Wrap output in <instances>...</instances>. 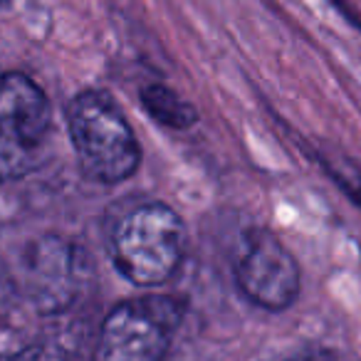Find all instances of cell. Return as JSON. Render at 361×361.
<instances>
[{"mask_svg": "<svg viewBox=\"0 0 361 361\" xmlns=\"http://www.w3.org/2000/svg\"><path fill=\"white\" fill-rule=\"evenodd\" d=\"M67 131L87 178L114 186L131 178L141 164V146L109 94L80 92L67 106Z\"/></svg>", "mask_w": 361, "mask_h": 361, "instance_id": "obj_1", "label": "cell"}, {"mask_svg": "<svg viewBox=\"0 0 361 361\" xmlns=\"http://www.w3.org/2000/svg\"><path fill=\"white\" fill-rule=\"evenodd\" d=\"M183 247V221L166 203L136 206L111 233V257L116 270L136 287H159L169 282L180 267Z\"/></svg>", "mask_w": 361, "mask_h": 361, "instance_id": "obj_2", "label": "cell"}, {"mask_svg": "<svg viewBox=\"0 0 361 361\" xmlns=\"http://www.w3.org/2000/svg\"><path fill=\"white\" fill-rule=\"evenodd\" d=\"M180 317L173 297L121 302L102 322L94 361H164Z\"/></svg>", "mask_w": 361, "mask_h": 361, "instance_id": "obj_3", "label": "cell"}, {"mask_svg": "<svg viewBox=\"0 0 361 361\" xmlns=\"http://www.w3.org/2000/svg\"><path fill=\"white\" fill-rule=\"evenodd\" d=\"M233 272L245 300L262 310H287L300 297V265L285 243L265 228H252L243 235Z\"/></svg>", "mask_w": 361, "mask_h": 361, "instance_id": "obj_4", "label": "cell"}, {"mask_svg": "<svg viewBox=\"0 0 361 361\" xmlns=\"http://www.w3.org/2000/svg\"><path fill=\"white\" fill-rule=\"evenodd\" d=\"M85 280V252L60 238H42L27 252L25 285L42 312H60L80 292Z\"/></svg>", "mask_w": 361, "mask_h": 361, "instance_id": "obj_5", "label": "cell"}, {"mask_svg": "<svg viewBox=\"0 0 361 361\" xmlns=\"http://www.w3.org/2000/svg\"><path fill=\"white\" fill-rule=\"evenodd\" d=\"M52 119L45 92L23 72L0 75V139L42 149Z\"/></svg>", "mask_w": 361, "mask_h": 361, "instance_id": "obj_6", "label": "cell"}, {"mask_svg": "<svg viewBox=\"0 0 361 361\" xmlns=\"http://www.w3.org/2000/svg\"><path fill=\"white\" fill-rule=\"evenodd\" d=\"M141 106L154 121H159L166 129H191L198 124V111L191 102H186L178 92H173L166 85H149L139 94Z\"/></svg>", "mask_w": 361, "mask_h": 361, "instance_id": "obj_7", "label": "cell"}, {"mask_svg": "<svg viewBox=\"0 0 361 361\" xmlns=\"http://www.w3.org/2000/svg\"><path fill=\"white\" fill-rule=\"evenodd\" d=\"M11 361H72L70 351L52 341H35V344L20 349Z\"/></svg>", "mask_w": 361, "mask_h": 361, "instance_id": "obj_8", "label": "cell"}, {"mask_svg": "<svg viewBox=\"0 0 361 361\" xmlns=\"http://www.w3.org/2000/svg\"><path fill=\"white\" fill-rule=\"evenodd\" d=\"M285 361H312V359H285Z\"/></svg>", "mask_w": 361, "mask_h": 361, "instance_id": "obj_9", "label": "cell"}]
</instances>
